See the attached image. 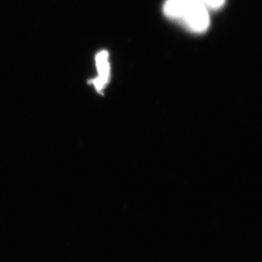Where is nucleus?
I'll use <instances>...</instances> for the list:
<instances>
[{"label": "nucleus", "mask_w": 262, "mask_h": 262, "mask_svg": "<svg viewBox=\"0 0 262 262\" xmlns=\"http://www.w3.org/2000/svg\"><path fill=\"white\" fill-rule=\"evenodd\" d=\"M208 10L196 0H167L163 6L166 17L180 21L194 32H204L209 28Z\"/></svg>", "instance_id": "obj_1"}, {"label": "nucleus", "mask_w": 262, "mask_h": 262, "mask_svg": "<svg viewBox=\"0 0 262 262\" xmlns=\"http://www.w3.org/2000/svg\"><path fill=\"white\" fill-rule=\"evenodd\" d=\"M98 76L93 80V84L97 92L101 93L110 79V63L107 51H101L95 56Z\"/></svg>", "instance_id": "obj_2"}, {"label": "nucleus", "mask_w": 262, "mask_h": 262, "mask_svg": "<svg viewBox=\"0 0 262 262\" xmlns=\"http://www.w3.org/2000/svg\"><path fill=\"white\" fill-rule=\"evenodd\" d=\"M203 4L207 9H219L224 6L225 0H196Z\"/></svg>", "instance_id": "obj_3"}]
</instances>
